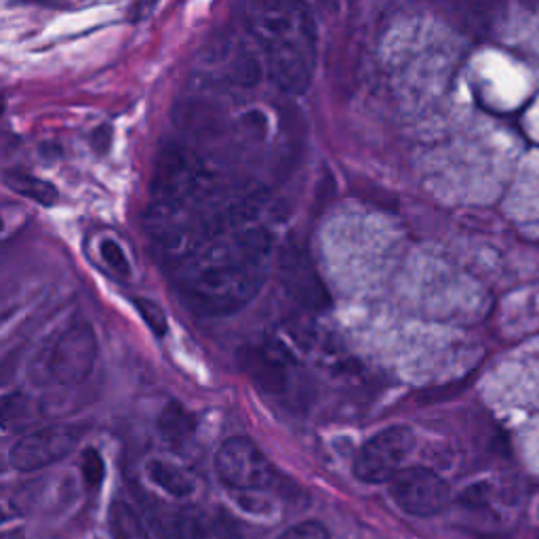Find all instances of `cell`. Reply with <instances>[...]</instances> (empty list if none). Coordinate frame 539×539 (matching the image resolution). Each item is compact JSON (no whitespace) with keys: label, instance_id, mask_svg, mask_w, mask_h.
<instances>
[{"label":"cell","instance_id":"obj_11","mask_svg":"<svg viewBox=\"0 0 539 539\" xmlns=\"http://www.w3.org/2000/svg\"><path fill=\"white\" fill-rule=\"evenodd\" d=\"M146 472L156 487H161L173 497H190L194 493L192 478L177 466L163 462V459H152L146 466Z\"/></svg>","mask_w":539,"mask_h":539},{"label":"cell","instance_id":"obj_13","mask_svg":"<svg viewBox=\"0 0 539 539\" xmlns=\"http://www.w3.org/2000/svg\"><path fill=\"white\" fill-rule=\"evenodd\" d=\"M7 186L11 190H15L17 194H22L26 198H32L38 205L43 207H51L57 203V188L45 179H38L32 175H24V173H9L7 175Z\"/></svg>","mask_w":539,"mask_h":539},{"label":"cell","instance_id":"obj_2","mask_svg":"<svg viewBox=\"0 0 539 539\" xmlns=\"http://www.w3.org/2000/svg\"><path fill=\"white\" fill-rule=\"evenodd\" d=\"M245 24L262 49L272 81L289 93H304L314 76L318 36L306 0H247Z\"/></svg>","mask_w":539,"mask_h":539},{"label":"cell","instance_id":"obj_15","mask_svg":"<svg viewBox=\"0 0 539 539\" xmlns=\"http://www.w3.org/2000/svg\"><path fill=\"white\" fill-rule=\"evenodd\" d=\"M99 251H102L104 262L110 266V270L114 274H118L121 278H131L129 259H127L121 245H118L116 241H112V238H104L102 245H99Z\"/></svg>","mask_w":539,"mask_h":539},{"label":"cell","instance_id":"obj_20","mask_svg":"<svg viewBox=\"0 0 539 539\" xmlns=\"http://www.w3.org/2000/svg\"><path fill=\"white\" fill-rule=\"evenodd\" d=\"M228 539H236V537H228Z\"/></svg>","mask_w":539,"mask_h":539},{"label":"cell","instance_id":"obj_7","mask_svg":"<svg viewBox=\"0 0 539 539\" xmlns=\"http://www.w3.org/2000/svg\"><path fill=\"white\" fill-rule=\"evenodd\" d=\"M97 361V337L91 325L81 323L70 327L51 354V373L59 384L76 386L91 375Z\"/></svg>","mask_w":539,"mask_h":539},{"label":"cell","instance_id":"obj_6","mask_svg":"<svg viewBox=\"0 0 539 539\" xmlns=\"http://www.w3.org/2000/svg\"><path fill=\"white\" fill-rule=\"evenodd\" d=\"M390 495L396 506L411 516H434L443 512L451 499L449 483L430 468L411 466L396 472L390 481Z\"/></svg>","mask_w":539,"mask_h":539},{"label":"cell","instance_id":"obj_17","mask_svg":"<svg viewBox=\"0 0 539 539\" xmlns=\"http://www.w3.org/2000/svg\"><path fill=\"white\" fill-rule=\"evenodd\" d=\"M276 539H331V533L323 523L304 521V523H297V525L289 527Z\"/></svg>","mask_w":539,"mask_h":539},{"label":"cell","instance_id":"obj_10","mask_svg":"<svg viewBox=\"0 0 539 539\" xmlns=\"http://www.w3.org/2000/svg\"><path fill=\"white\" fill-rule=\"evenodd\" d=\"M158 430L167 443L182 447L196 432V417L182 403L171 401L158 417Z\"/></svg>","mask_w":539,"mask_h":539},{"label":"cell","instance_id":"obj_14","mask_svg":"<svg viewBox=\"0 0 539 539\" xmlns=\"http://www.w3.org/2000/svg\"><path fill=\"white\" fill-rule=\"evenodd\" d=\"M135 308L139 312V316L144 318V323L148 325V329L156 335V337H165L169 333V323H167V314L163 312V308L158 306L152 299L146 297H135Z\"/></svg>","mask_w":539,"mask_h":539},{"label":"cell","instance_id":"obj_5","mask_svg":"<svg viewBox=\"0 0 539 539\" xmlns=\"http://www.w3.org/2000/svg\"><path fill=\"white\" fill-rule=\"evenodd\" d=\"M87 430L81 424H55L19 438L11 447L9 459L15 470L34 472L64 459L81 443Z\"/></svg>","mask_w":539,"mask_h":539},{"label":"cell","instance_id":"obj_12","mask_svg":"<svg viewBox=\"0 0 539 539\" xmlns=\"http://www.w3.org/2000/svg\"><path fill=\"white\" fill-rule=\"evenodd\" d=\"M108 525L112 539H150V533L142 518L123 499H116L110 506Z\"/></svg>","mask_w":539,"mask_h":539},{"label":"cell","instance_id":"obj_19","mask_svg":"<svg viewBox=\"0 0 539 539\" xmlns=\"http://www.w3.org/2000/svg\"><path fill=\"white\" fill-rule=\"evenodd\" d=\"M110 137H112V135H110V129H108V127H104V129H97V131L93 133V144H95L97 152H99V148H102V146H99V144H102V142H104L106 146L110 144Z\"/></svg>","mask_w":539,"mask_h":539},{"label":"cell","instance_id":"obj_9","mask_svg":"<svg viewBox=\"0 0 539 539\" xmlns=\"http://www.w3.org/2000/svg\"><path fill=\"white\" fill-rule=\"evenodd\" d=\"M281 281L287 293L302 306L321 310L331 302L329 291L325 289L321 276H318L306 251L293 249L283 255Z\"/></svg>","mask_w":539,"mask_h":539},{"label":"cell","instance_id":"obj_1","mask_svg":"<svg viewBox=\"0 0 539 539\" xmlns=\"http://www.w3.org/2000/svg\"><path fill=\"white\" fill-rule=\"evenodd\" d=\"M241 219L219 230L173 262L184 302L203 314H232L264 287L272 255V234Z\"/></svg>","mask_w":539,"mask_h":539},{"label":"cell","instance_id":"obj_4","mask_svg":"<svg viewBox=\"0 0 539 539\" xmlns=\"http://www.w3.org/2000/svg\"><path fill=\"white\" fill-rule=\"evenodd\" d=\"M415 447L409 426H390L371 436L354 459V474L363 483H390Z\"/></svg>","mask_w":539,"mask_h":539},{"label":"cell","instance_id":"obj_3","mask_svg":"<svg viewBox=\"0 0 539 539\" xmlns=\"http://www.w3.org/2000/svg\"><path fill=\"white\" fill-rule=\"evenodd\" d=\"M215 472L236 491H268L276 487L278 472L253 441L243 436L228 438L215 455Z\"/></svg>","mask_w":539,"mask_h":539},{"label":"cell","instance_id":"obj_8","mask_svg":"<svg viewBox=\"0 0 539 539\" xmlns=\"http://www.w3.org/2000/svg\"><path fill=\"white\" fill-rule=\"evenodd\" d=\"M241 365L255 386L268 394H285L291 384V356L276 344H255L241 352Z\"/></svg>","mask_w":539,"mask_h":539},{"label":"cell","instance_id":"obj_16","mask_svg":"<svg viewBox=\"0 0 539 539\" xmlns=\"http://www.w3.org/2000/svg\"><path fill=\"white\" fill-rule=\"evenodd\" d=\"M81 470H83V478L85 483L89 487H99L104 481V474H106V464H104V457L99 455L97 449L89 447L83 451V464H81Z\"/></svg>","mask_w":539,"mask_h":539},{"label":"cell","instance_id":"obj_18","mask_svg":"<svg viewBox=\"0 0 539 539\" xmlns=\"http://www.w3.org/2000/svg\"><path fill=\"white\" fill-rule=\"evenodd\" d=\"M489 491H491V487L487 483H476V485L468 487L462 495H459V502H462L464 506H470V508L487 506Z\"/></svg>","mask_w":539,"mask_h":539}]
</instances>
